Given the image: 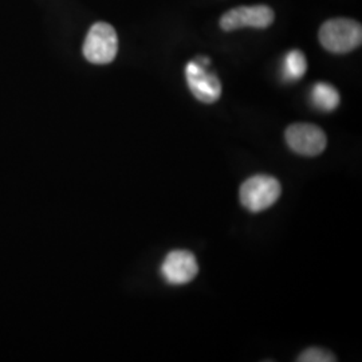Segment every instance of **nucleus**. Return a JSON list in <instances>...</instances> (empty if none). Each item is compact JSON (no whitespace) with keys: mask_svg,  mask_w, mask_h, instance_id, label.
<instances>
[{"mask_svg":"<svg viewBox=\"0 0 362 362\" xmlns=\"http://www.w3.org/2000/svg\"><path fill=\"white\" fill-rule=\"evenodd\" d=\"M362 27L351 19H330L320 30V42L327 52L346 54L361 45Z\"/></svg>","mask_w":362,"mask_h":362,"instance_id":"obj_1","label":"nucleus"},{"mask_svg":"<svg viewBox=\"0 0 362 362\" xmlns=\"http://www.w3.org/2000/svg\"><path fill=\"white\" fill-rule=\"evenodd\" d=\"M282 194L278 179L270 175H255L247 179L239 191L240 203L250 212L258 214L272 207Z\"/></svg>","mask_w":362,"mask_h":362,"instance_id":"obj_2","label":"nucleus"},{"mask_svg":"<svg viewBox=\"0 0 362 362\" xmlns=\"http://www.w3.org/2000/svg\"><path fill=\"white\" fill-rule=\"evenodd\" d=\"M118 52L116 30L110 25L98 22L91 26L83 43V55L94 65H107L115 61Z\"/></svg>","mask_w":362,"mask_h":362,"instance_id":"obj_3","label":"nucleus"},{"mask_svg":"<svg viewBox=\"0 0 362 362\" xmlns=\"http://www.w3.org/2000/svg\"><path fill=\"white\" fill-rule=\"evenodd\" d=\"M285 139L293 152L308 157L321 155L327 145L324 130L311 124L290 125L286 129Z\"/></svg>","mask_w":362,"mask_h":362,"instance_id":"obj_4","label":"nucleus"},{"mask_svg":"<svg viewBox=\"0 0 362 362\" xmlns=\"http://www.w3.org/2000/svg\"><path fill=\"white\" fill-rule=\"evenodd\" d=\"M199 274L194 254L187 250H173L161 264V275L169 285L181 286L192 282Z\"/></svg>","mask_w":362,"mask_h":362,"instance_id":"obj_5","label":"nucleus"},{"mask_svg":"<svg viewBox=\"0 0 362 362\" xmlns=\"http://www.w3.org/2000/svg\"><path fill=\"white\" fill-rule=\"evenodd\" d=\"M185 78L196 100L204 104L216 103L221 95V83L219 78L212 73H208L206 66L197 61L189 62L185 67Z\"/></svg>","mask_w":362,"mask_h":362,"instance_id":"obj_6","label":"nucleus"},{"mask_svg":"<svg viewBox=\"0 0 362 362\" xmlns=\"http://www.w3.org/2000/svg\"><path fill=\"white\" fill-rule=\"evenodd\" d=\"M274 22V11L269 6H243L230 10L220 19V27L224 31H233L242 27L266 28Z\"/></svg>","mask_w":362,"mask_h":362,"instance_id":"obj_7","label":"nucleus"},{"mask_svg":"<svg viewBox=\"0 0 362 362\" xmlns=\"http://www.w3.org/2000/svg\"><path fill=\"white\" fill-rule=\"evenodd\" d=\"M313 105L324 112H332L339 105V94L334 86L320 82L311 89Z\"/></svg>","mask_w":362,"mask_h":362,"instance_id":"obj_8","label":"nucleus"},{"mask_svg":"<svg viewBox=\"0 0 362 362\" xmlns=\"http://www.w3.org/2000/svg\"><path fill=\"white\" fill-rule=\"evenodd\" d=\"M308 70L306 57L302 52L293 50L286 55L284 61V78L288 81H297L305 76Z\"/></svg>","mask_w":362,"mask_h":362,"instance_id":"obj_9","label":"nucleus"},{"mask_svg":"<svg viewBox=\"0 0 362 362\" xmlns=\"http://www.w3.org/2000/svg\"><path fill=\"white\" fill-rule=\"evenodd\" d=\"M299 362H333L337 361L336 357L333 354H330L326 350L320 349V348H310V349L305 350L299 358Z\"/></svg>","mask_w":362,"mask_h":362,"instance_id":"obj_10","label":"nucleus"}]
</instances>
